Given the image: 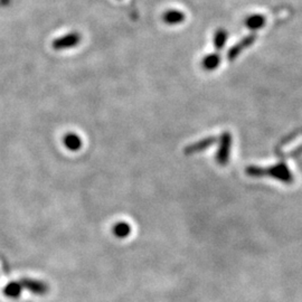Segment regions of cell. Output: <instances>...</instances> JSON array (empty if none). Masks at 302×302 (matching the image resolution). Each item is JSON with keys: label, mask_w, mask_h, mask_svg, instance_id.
I'll list each match as a JSON object with an SVG mask.
<instances>
[{"label": "cell", "mask_w": 302, "mask_h": 302, "mask_svg": "<svg viewBox=\"0 0 302 302\" xmlns=\"http://www.w3.org/2000/svg\"><path fill=\"white\" fill-rule=\"evenodd\" d=\"M245 173H248L250 177L260 178L263 176H269L274 178V179L286 182V184H291L293 179H295L291 170L289 169L288 166L283 163H279L274 166H272V167H267V168L257 167V166H249V167L246 168Z\"/></svg>", "instance_id": "obj_1"}, {"label": "cell", "mask_w": 302, "mask_h": 302, "mask_svg": "<svg viewBox=\"0 0 302 302\" xmlns=\"http://www.w3.org/2000/svg\"><path fill=\"white\" fill-rule=\"evenodd\" d=\"M232 134L228 131H224L220 134L219 141H218V149L216 152V163L219 166H226L229 161V157H231V149H232Z\"/></svg>", "instance_id": "obj_2"}, {"label": "cell", "mask_w": 302, "mask_h": 302, "mask_svg": "<svg viewBox=\"0 0 302 302\" xmlns=\"http://www.w3.org/2000/svg\"><path fill=\"white\" fill-rule=\"evenodd\" d=\"M81 41H82V36L79 32H72L66 34V35L61 36L54 40L52 43V47L55 50H64L76 47L80 45Z\"/></svg>", "instance_id": "obj_3"}, {"label": "cell", "mask_w": 302, "mask_h": 302, "mask_svg": "<svg viewBox=\"0 0 302 302\" xmlns=\"http://www.w3.org/2000/svg\"><path fill=\"white\" fill-rule=\"evenodd\" d=\"M217 142V138L214 137V135H210V137H205L201 140H198L196 142H193L186 146L184 149V154L186 156H191V155H196L199 152H204L206 149L211 148L213 144Z\"/></svg>", "instance_id": "obj_4"}, {"label": "cell", "mask_w": 302, "mask_h": 302, "mask_svg": "<svg viewBox=\"0 0 302 302\" xmlns=\"http://www.w3.org/2000/svg\"><path fill=\"white\" fill-rule=\"evenodd\" d=\"M257 40V36L254 34H251V35L244 37L243 40H241L237 44L232 46L229 50L227 52V59L228 61H235V59L240 56L241 53L245 50L246 48H249L251 45H253V43Z\"/></svg>", "instance_id": "obj_5"}, {"label": "cell", "mask_w": 302, "mask_h": 302, "mask_svg": "<svg viewBox=\"0 0 302 302\" xmlns=\"http://www.w3.org/2000/svg\"><path fill=\"white\" fill-rule=\"evenodd\" d=\"M186 16L182 11L176 10V9H170L164 12L163 15V20L169 26H176L178 24H181L182 21H185Z\"/></svg>", "instance_id": "obj_6"}, {"label": "cell", "mask_w": 302, "mask_h": 302, "mask_svg": "<svg viewBox=\"0 0 302 302\" xmlns=\"http://www.w3.org/2000/svg\"><path fill=\"white\" fill-rule=\"evenodd\" d=\"M63 143L70 151H79L83 146L82 139L79 134L74 132H69L63 137Z\"/></svg>", "instance_id": "obj_7"}, {"label": "cell", "mask_w": 302, "mask_h": 302, "mask_svg": "<svg viewBox=\"0 0 302 302\" xmlns=\"http://www.w3.org/2000/svg\"><path fill=\"white\" fill-rule=\"evenodd\" d=\"M23 284H25L33 293L38 296H45L49 291L48 284L43 281H37V280H24Z\"/></svg>", "instance_id": "obj_8"}, {"label": "cell", "mask_w": 302, "mask_h": 302, "mask_svg": "<svg viewBox=\"0 0 302 302\" xmlns=\"http://www.w3.org/2000/svg\"><path fill=\"white\" fill-rule=\"evenodd\" d=\"M220 62H222V57H220V55L218 53L208 54L203 58L202 66L205 71L213 72L220 65Z\"/></svg>", "instance_id": "obj_9"}, {"label": "cell", "mask_w": 302, "mask_h": 302, "mask_svg": "<svg viewBox=\"0 0 302 302\" xmlns=\"http://www.w3.org/2000/svg\"><path fill=\"white\" fill-rule=\"evenodd\" d=\"M265 21L266 19L263 15H251L244 20V24H245V26L250 29V31L255 32V31H259V29L264 27Z\"/></svg>", "instance_id": "obj_10"}, {"label": "cell", "mask_w": 302, "mask_h": 302, "mask_svg": "<svg viewBox=\"0 0 302 302\" xmlns=\"http://www.w3.org/2000/svg\"><path fill=\"white\" fill-rule=\"evenodd\" d=\"M112 232L118 239H126L131 234V226L127 222H118L114 224Z\"/></svg>", "instance_id": "obj_11"}, {"label": "cell", "mask_w": 302, "mask_h": 302, "mask_svg": "<svg viewBox=\"0 0 302 302\" xmlns=\"http://www.w3.org/2000/svg\"><path fill=\"white\" fill-rule=\"evenodd\" d=\"M227 38H228L227 32L225 31V29H223V28H218L217 31H216L215 34H214V38H213V43H214V47L217 49V50L223 49L224 46L226 45Z\"/></svg>", "instance_id": "obj_12"}]
</instances>
